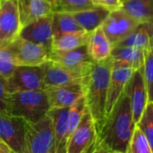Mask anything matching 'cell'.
Masks as SVG:
<instances>
[{
	"label": "cell",
	"mask_w": 153,
	"mask_h": 153,
	"mask_svg": "<svg viewBox=\"0 0 153 153\" xmlns=\"http://www.w3.org/2000/svg\"><path fill=\"white\" fill-rule=\"evenodd\" d=\"M135 124L126 90L97 133L92 153H127Z\"/></svg>",
	"instance_id": "1"
},
{
	"label": "cell",
	"mask_w": 153,
	"mask_h": 153,
	"mask_svg": "<svg viewBox=\"0 0 153 153\" xmlns=\"http://www.w3.org/2000/svg\"><path fill=\"white\" fill-rule=\"evenodd\" d=\"M113 66L112 57L94 62L84 84V98L87 108L95 123L97 133L106 120V105L108 84Z\"/></svg>",
	"instance_id": "2"
},
{
	"label": "cell",
	"mask_w": 153,
	"mask_h": 153,
	"mask_svg": "<svg viewBox=\"0 0 153 153\" xmlns=\"http://www.w3.org/2000/svg\"><path fill=\"white\" fill-rule=\"evenodd\" d=\"M48 110L49 105L44 90L20 91L8 94L6 113L25 121L36 122L46 116Z\"/></svg>",
	"instance_id": "3"
},
{
	"label": "cell",
	"mask_w": 153,
	"mask_h": 153,
	"mask_svg": "<svg viewBox=\"0 0 153 153\" xmlns=\"http://www.w3.org/2000/svg\"><path fill=\"white\" fill-rule=\"evenodd\" d=\"M26 153H56L51 117L47 114L36 122L25 121Z\"/></svg>",
	"instance_id": "4"
},
{
	"label": "cell",
	"mask_w": 153,
	"mask_h": 153,
	"mask_svg": "<svg viewBox=\"0 0 153 153\" xmlns=\"http://www.w3.org/2000/svg\"><path fill=\"white\" fill-rule=\"evenodd\" d=\"M16 66L42 65L49 60L50 49L18 36L4 47Z\"/></svg>",
	"instance_id": "5"
},
{
	"label": "cell",
	"mask_w": 153,
	"mask_h": 153,
	"mask_svg": "<svg viewBox=\"0 0 153 153\" xmlns=\"http://www.w3.org/2000/svg\"><path fill=\"white\" fill-rule=\"evenodd\" d=\"M139 23L136 19L120 7L110 11L100 27L114 47L128 36Z\"/></svg>",
	"instance_id": "6"
},
{
	"label": "cell",
	"mask_w": 153,
	"mask_h": 153,
	"mask_svg": "<svg viewBox=\"0 0 153 153\" xmlns=\"http://www.w3.org/2000/svg\"><path fill=\"white\" fill-rule=\"evenodd\" d=\"M49 61L82 76L90 74L94 64L88 53L87 45L67 51L50 50Z\"/></svg>",
	"instance_id": "7"
},
{
	"label": "cell",
	"mask_w": 153,
	"mask_h": 153,
	"mask_svg": "<svg viewBox=\"0 0 153 153\" xmlns=\"http://www.w3.org/2000/svg\"><path fill=\"white\" fill-rule=\"evenodd\" d=\"M9 92L44 90V69L42 65L16 66L7 77Z\"/></svg>",
	"instance_id": "8"
},
{
	"label": "cell",
	"mask_w": 153,
	"mask_h": 153,
	"mask_svg": "<svg viewBox=\"0 0 153 153\" xmlns=\"http://www.w3.org/2000/svg\"><path fill=\"white\" fill-rule=\"evenodd\" d=\"M0 138L10 147L13 153H26L25 120L0 112Z\"/></svg>",
	"instance_id": "9"
},
{
	"label": "cell",
	"mask_w": 153,
	"mask_h": 153,
	"mask_svg": "<svg viewBox=\"0 0 153 153\" xmlns=\"http://www.w3.org/2000/svg\"><path fill=\"white\" fill-rule=\"evenodd\" d=\"M97 138L93 118L87 109L80 124L71 134L66 145V153L91 152Z\"/></svg>",
	"instance_id": "10"
},
{
	"label": "cell",
	"mask_w": 153,
	"mask_h": 153,
	"mask_svg": "<svg viewBox=\"0 0 153 153\" xmlns=\"http://www.w3.org/2000/svg\"><path fill=\"white\" fill-rule=\"evenodd\" d=\"M134 71L135 69H134L128 64L122 61L113 60L106 105V116H108L113 110L115 106L123 96Z\"/></svg>",
	"instance_id": "11"
},
{
	"label": "cell",
	"mask_w": 153,
	"mask_h": 153,
	"mask_svg": "<svg viewBox=\"0 0 153 153\" xmlns=\"http://www.w3.org/2000/svg\"><path fill=\"white\" fill-rule=\"evenodd\" d=\"M21 30L17 0H0V46L5 47L17 38Z\"/></svg>",
	"instance_id": "12"
},
{
	"label": "cell",
	"mask_w": 153,
	"mask_h": 153,
	"mask_svg": "<svg viewBox=\"0 0 153 153\" xmlns=\"http://www.w3.org/2000/svg\"><path fill=\"white\" fill-rule=\"evenodd\" d=\"M126 90L130 100L133 119L136 125L149 101L143 75V66L134 71Z\"/></svg>",
	"instance_id": "13"
},
{
	"label": "cell",
	"mask_w": 153,
	"mask_h": 153,
	"mask_svg": "<svg viewBox=\"0 0 153 153\" xmlns=\"http://www.w3.org/2000/svg\"><path fill=\"white\" fill-rule=\"evenodd\" d=\"M19 36L50 49L54 37L53 13L23 26Z\"/></svg>",
	"instance_id": "14"
},
{
	"label": "cell",
	"mask_w": 153,
	"mask_h": 153,
	"mask_svg": "<svg viewBox=\"0 0 153 153\" xmlns=\"http://www.w3.org/2000/svg\"><path fill=\"white\" fill-rule=\"evenodd\" d=\"M44 69V89L51 86L63 85H83L86 82L87 76H82L77 73L64 68L51 61L43 65Z\"/></svg>",
	"instance_id": "15"
},
{
	"label": "cell",
	"mask_w": 153,
	"mask_h": 153,
	"mask_svg": "<svg viewBox=\"0 0 153 153\" xmlns=\"http://www.w3.org/2000/svg\"><path fill=\"white\" fill-rule=\"evenodd\" d=\"M49 109L70 108L81 98L84 97L83 85H63V86H51L44 89Z\"/></svg>",
	"instance_id": "16"
},
{
	"label": "cell",
	"mask_w": 153,
	"mask_h": 153,
	"mask_svg": "<svg viewBox=\"0 0 153 153\" xmlns=\"http://www.w3.org/2000/svg\"><path fill=\"white\" fill-rule=\"evenodd\" d=\"M68 111L69 108H51L48 115L51 117L55 134L56 153H66L68 141Z\"/></svg>",
	"instance_id": "17"
},
{
	"label": "cell",
	"mask_w": 153,
	"mask_h": 153,
	"mask_svg": "<svg viewBox=\"0 0 153 153\" xmlns=\"http://www.w3.org/2000/svg\"><path fill=\"white\" fill-rule=\"evenodd\" d=\"M22 28L55 11L54 6L46 0H17Z\"/></svg>",
	"instance_id": "18"
},
{
	"label": "cell",
	"mask_w": 153,
	"mask_h": 153,
	"mask_svg": "<svg viewBox=\"0 0 153 153\" xmlns=\"http://www.w3.org/2000/svg\"><path fill=\"white\" fill-rule=\"evenodd\" d=\"M86 45L88 53L94 62H101L111 56L113 46L101 27L90 32Z\"/></svg>",
	"instance_id": "19"
},
{
	"label": "cell",
	"mask_w": 153,
	"mask_h": 153,
	"mask_svg": "<svg viewBox=\"0 0 153 153\" xmlns=\"http://www.w3.org/2000/svg\"><path fill=\"white\" fill-rule=\"evenodd\" d=\"M115 46H129L144 51L153 48V22H140L128 36Z\"/></svg>",
	"instance_id": "20"
},
{
	"label": "cell",
	"mask_w": 153,
	"mask_h": 153,
	"mask_svg": "<svg viewBox=\"0 0 153 153\" xmlns=\"http://www.w3.org/2000/svg\"><path fill=\"white\" fill-rule=\"evenodd\" d=\"M109 13L110 10L100 5H95L93 7L74 12L71 13L74 15L82 30L88 32H91L92 30L102 25Z\"/></svg>",
	"instance_id": "21"
},
{
	"label": "cell",
	"mask_w": 153,
	"mask_h": 153,
	"mask_svg": "<svg viewBox=\"0 0 153 153\" xmlns=\"http://www.w3.org/2000/svg\"><path fill=\"white\" fill-rule=\"evenodd\" d=\"M89 35L90 32L86 30L54 35L50 46V50L67 51L78 48L87 44Z\"/></svg>",
	"instance_id": "22"
},
{
	"label": "cell",
	"mask_w": 153,
	"mask_h": 153,
	"mask_svg": "<svg viewBox=\"0 0 153 153\" xmlns=\"http://www.w3.org/2000/svg\"><path fill=\"white\" fill-rule=\"evenodd\" d=\"M146 51L129 46H114L111 51L113 60L122 61L137 70L143 66Z\"/></svg>",
	"instance_id": "23"
},
{
	"label": "cell",
	"mask_w": 153,
	"mask_h": 153,
	"mask_svg": "<svg viewBox=\"0 0 153 153\" xmlns=\"http://www.w3.org/2000/svg\"><path fill=\"white\" fill-rule=\"evenodd\" d=\"M121 8L139 22H153V0H123Z\"/></svg>",
	"instance_id": "24"
},
{
	"label": "cell",
	"mask_w": 153,
	"mask_h": 153,
	"mask_svg": "<svg viewBox=\"0 0 153 153\" xmlns=\"http://www.w3.org/2000/svg\"><path fill=\"white\" fill-rule=\"evenodd\" d=\"M84 30L78 24L77 21L71 13L63 11L53 12V33L58 35L62 33L75 32Z\"/></svg>",
	"instance_id": "25"
},
{
	"label": "cell",
	"mask_w": 153,
	"mask_h": 153,
	"mask_svg": "<svg viewBox=\"0 0 153 153\" xmlns=\"http://www.w3.org/2000/svg\"><path fill=\"white\" fill-rule=\"evenodd\" d=\"M85 98L82 97L69 108L68 111V139L80 124L83 115L87 111ZM68 142V141H67Z\"/></svg>",
	"instance_id": "26"
},
{
	"label": "cell",
	"mask_w": 153,
	"mask_h": 153,
	"mask_svg": "<svg viewBox=\"0 0 153 153\" xmlns=\"http://www.w3.org/2000/svg\"><path fill=\"white\" fill-rule=\"evenodd\" d=\"M127 153H152L146 135L136 125L130 140Z\"/></svg>",
	"instance_id": "27"
},
{
	"label": "cell",
	"mask_w": 153,
	"mask_h": 153,
	"mask_svg": "<svg viewBox=\"0 0 153 153\" xmlns=\"http://www.w3.org/2000/svg\"><path fill=\"white\" fill-rule=\"evenodd\" d=\"M137 126L143 132V134L146 135L152 151L153 153V102L148 101L140 120L136 124Z\"/></svg>",
	"instance_id": "28"
},
{
	"label": "cell",
	"mask_w": 153,
	"mask_h": 153,
	"mask_svg": "<svg viewBox=\"0 0 153 153\" xmlns=\"http://www.w3.org/2000/svg\"><path fill=\"white\" fill-rule=\"evenodd\" d=\"M143 75L148 93V100L153 102V48L145 53Z\"/></svg>",
	"instance_id": "29"
},
{
	"label": "cell",
	"mask_w": 153,
	"mask_h": 153,
	"mask_svg": "<svg viewBox=\"0 0 153 153\" xmlns=\"http://www.w3.org/2000/svg\"><path fill=\"white\" fill-rule=\"evenodd\" d=\"M93 0H58L55 11L74 13L95 6Z\"/></svg>",
	"instance_id": "30"
},
{
	"label": "cell",
	"mask_w": 153,
	"mask_h": 153,
	"mask_svg": "<svg viewBox=\"0 0 153 153\" xmlns=\"http://www.w3.org/2000/svg\"><path fill=\"white\" fill-rule=\"evenodd\" d=\"M15 67L16 65H14L8 50L4 47L0 46V75L6 78L9 77Z\"/></svg>",
	"instance_id": "31"
},
{
	"label": "cell",
	"mask_w": 153,
	"mask_h": 153,
	"mask_svg": "<svg viewBox=\"0 0 153 153\" xmlns=\"http://www.w3.org/2000/svg\"><path fill=\"white\" fill-rule=\"evenodd\" d=\"M9 91L7 89V78L0 75V112L6 113V103Z\"/></svg>",
	"instance_id": "32"
},
{
	"label": "cell",
	"mask_w": 153,
	"mask_h": 153,
	"mask_svg": "<svg viewBox=\"0 0 153 153\" xmlns=\"http://www.w3.org/2000/svg\"><path fill=\"white\" fill-rule=\"evenodd\" d=\"M96 5L105 7L110 11L120 8L122 6L123 0H93Z\"/></svg>",
	"instance_id": "33"
},
{
	"label": "cell",
	"mask_w": 153,
	"mask_h": 153,
	"mask_svg": "<svg viewBox=\"0 0 153 153\" xmlns=\"http://www.w3.org/2000/svg\"><path fill=\"white\" fill-rule=\"evenodd\" d=\"M0 153H13L10 147L0 138Z\"/></svg>",
	"instance_id": "34"
},
{
	"label": "cell",
	"mask_w": 153,
	"mask_h": 153,
	"mask_svg": "<svg viewBox=\"0 0 153 153\" xmlns=\"http://www.w3.org/2000/svg\"><path fill=\"white\" fill-rule=\"evenodd\" d=\"M46 1H48V2H49L53 6H54V8H55V10H56V6H57V3H58V0H46Z\"/></svg>",
	"instance_id": "35"
}]
</instances>
